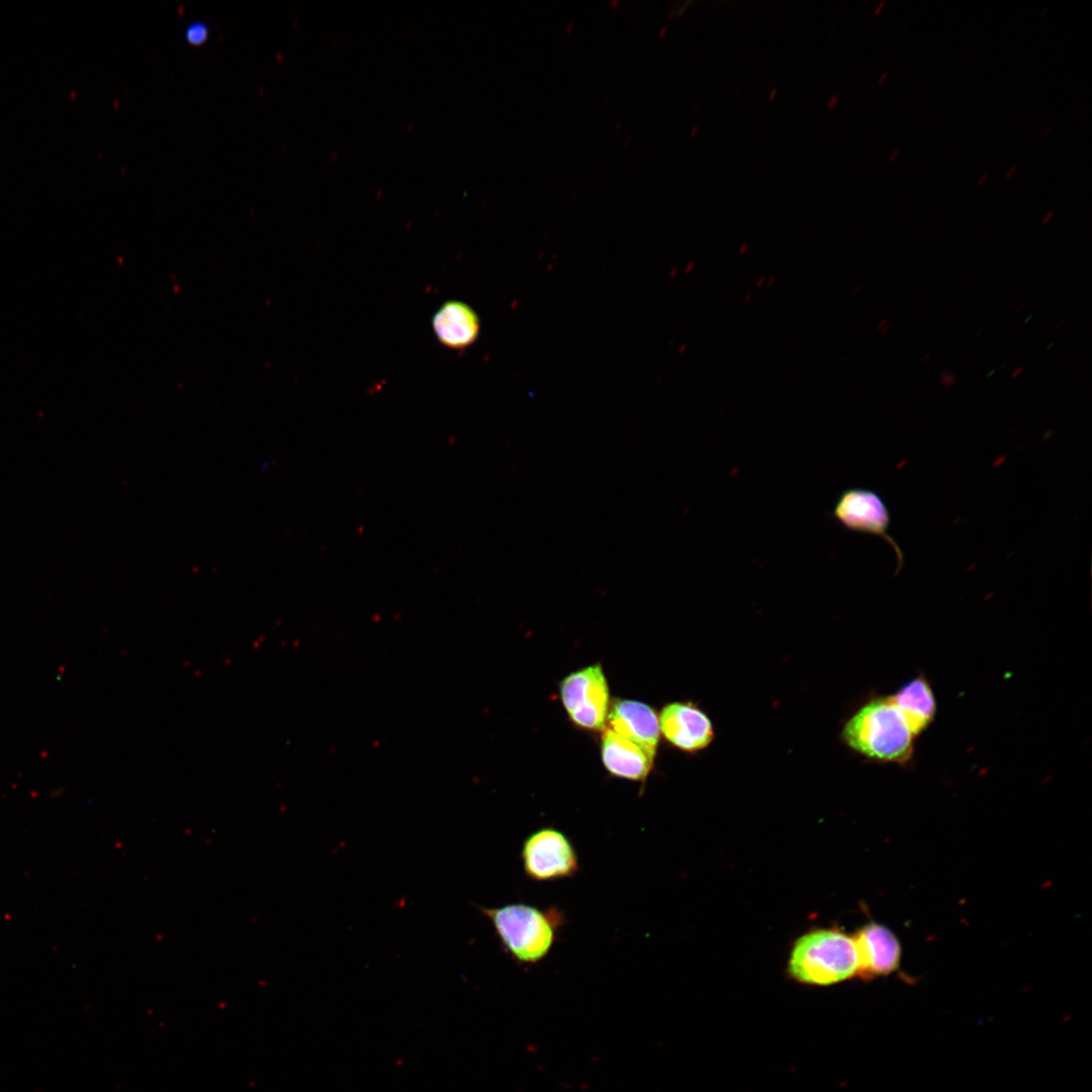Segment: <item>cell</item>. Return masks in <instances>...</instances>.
Returning <instances> with one entry per match:
<instances>
[{
	"instance_id": "obj_1",
	"label": "cell",
	"mask_w": 1092,
	"mask_h": 1092,
	"mask_svg": "<svg viewBox=\"0 0 1092 1092\" xmlns=\"http://www.w3.org/2000/svg\"><path fill=\"white\" fill-rule=\"evenodd\" d=\"M478 908L490 921L504 950L519 966H533L545 960L566 922L564 912L556 906L542 909L517 902Z\"/></svg>"
},
{
	"instance_id": "obj_2",
	"label": "cell",
	"mask_w": 1092,
	"mask_h": 1092,
	"mask_svg": "<svg viewBox=\"0 0 1092 1092\" xmlns=\"http://www.w3.org/2000/svg\"><path fill=\"white\" fill-rule=\"evenodd\" d=\"M842 735L852 749L875 760L905 763L914 751V735L888 697L860 708L848 720Z\"/></svg>"
},
{
	"instance_id": "obj_3",
	"label": "cell",
	"mask_w": 1092,
	"mask_h": 1092,
	"mask_svg": "<svg viewBox=\"0 0 1092 1092\" xmlns=\"http://www.w3.org/2000/svg\"><path fill=\"white\" fill-rule=\"evenodd\" d=\"M852 936L837 928H820L800 936L788 963L790 976L803 984L828 986L857 974Z\"/></svg>"
},
{
	"instance_id": "obj_4",
	"label": "cell",
	"mask_w": 1092,
	"mask_h": 1092,
	"mask_svg": "<svg viewBox=\"0 0 1092 1092\" xmlns=\"http://www.w3.org/2000/svg\"><path fill=\"white\" fill-rule=\"evenodd\" d=\"M520 858L525 876L537 883L570 879L580 871L572 840L552 826L528 834L522 842Z\"/></svg>"
},
{
	"instance_id": "obj_5",
	"label": "cell",
	"mask_w": 1092,
	"mask_h": 1092,
	"mask_svg": "<svg viewBox=\"0 0 1092 1092\" xmlns=\"http://www.w3.org/2000/svg\"><path fill=\"white\" fill-rule=\"evenodd\" d=\"M832 517L849 531L883 539L894 551L897 561L895 574H899L904 566V553L890 535L891 514L878 492L864 487L842 490L834 504Z\"/></svg>"
},
{
	"instance_id": "obj_6",
	"label": "cell",
	"mask_w": 1092,
	"mask_h": 1092,
	"mask_svg": "<svg viewBox=\"0 0 1092 1092\" xmlns=\"http://www.w3.org/2000/svg\"><path fill=\"white\" fill-rule=\"evenodd\" d=\"M562 704L577 726L604 730L609 709V688L601 664L571 672L560 682Z\"/></svg>"
},
{
	"instance_id": "obj_7",
	"label": "cell",
	"mask_w": 1092,
	"mask_h": 1092,
	"mask_svg": "<svg viewBox=\"0 0 1092 1092\" xmlns=\"http://www.w3.org/2000/svg\"><path fill=\"white\" fill-rule=\"evenodd\" d=\"M852 937L858 962L856 975L860 978L866 980L886 976L898 969L901 945L889 928L871 922L859 928Z\"/></svg>"
},
{
	"instance_id": "obj_8",
	"label": "cell",
	"mask_w": 1092,
	"mask_h": 1092,
	"mask_svg": "<svg viewBox=\"0 0 1092 1092\" xmlns=\"http://www.w3.org/2000/svg\"><path fill=\"white\" fill-rule=\"evenodd\" d=\"M658 719L664 738L684 751L701 750L713 740L714 731L710 719L694 704H668L662 709Z\"/></svg>"
},
{
	"instance_id": "obj_9",
	"label": "cell",
	"mask_w": 1092,
	"mask_h": 1092,
	"mask_svg": "<svg viewBox=\"0 0 1092 1092\" xmlns=\"http://www.w3.org/2000/svg\"><path fill=\"white\" fill-rule=\"evenodd\" d=\"M655 753L608 727L602 737V759L607 770L622 779L643 782L649 775Z\"/></svg>"
},
{
	"instance_id": "obj_10",
	"label": "cell",
	"mask_w": 1092,
	"mask_h": 1092,
	"mask_svg": "<svg viewBox=\"0 0 1092 1092\" xmlns=\"http://www.w3.org/2000/svg\"><path fill=\"white\" fill-rule=\"evenodd\" d=\"M607 721L613 732L656 753L659 719L648 705L633 700H617L611 707Z\"/></svg>"
},
{
	"instance_id": "obj_11",
	"label": "cell",
	"mask_w": 1092,
	"mask_h": 1092,
	"mask_svg": "<svg viewBox=\"0 0 1092 1092\" xmlns=\"http://www.w3.org/2000/svg\"><path fill=\"white\" fill-rule=\"evenodd\" d=\"M433 329L444 346L462 349L476 340L479 333V320L475 311L466 303L449 300L435 313Z\"/></svg>"
},
{
	"instance_id": "obj_12",
	"label": "cell",
	"mask_w": 1092,
	"mask_h": 1092,
	"mask_svg": "<svg viewBox=\"0 0 1092 1092\" xmlns=\"http://www.w3.org/2000/svg\"><path fill=\"white\" fill-rule=\"evenodd\" d=\"M888 698L904 716L914 736L927 728L934 718L935 698L928 680L923 675L911 679L895 695Z\"/></svg>"
},
{
	"instance_id": "obj_13",
	"label": "cell",
	"mask_w": 1092,
	"mask_h": 1092,
	"mask_svg": "<svg viewBox=\"0 0 1092 1092\" xmlns=\"http://www.w3.org/2000/svg\"><path fill=\"white\" fill-rule=\"evenodd\" d=\"M208 35V28L202 22H194L190 24L185 30V38L193 44H199L203 42Z\"/></svg>"
},
{
	"instance_id": "obj_14",
	"label": "cell",
	"mask_w": 1092,
	"mask_h": 1092,
	"mask_svg": "<svg viewBox=\"0 0 1092 1092\" xmlns=\"http://www.w3.org/2000/svg\"><path fill=\"white\" fill-rule=\"evenodd\" d=\"M957 381V376L948 369H943L939 375V382L944 387L952 386Z\"/></svg>"
},
{
	"instance_id": "obj_15",
	"label": "cell",
	"mask_w": 1092,
	"mask_h": 1092,
	"mask_svg": "<svg viewBox=\"0 0 1092 1092\" xmlns=\"http://www.w3.org/2000/svg\"><path fill=\"white\" fill-rule=\"evenodd\" d=\"M839 101H840L839 94H837V93L831 94L830 97L827 99V102L825 104L826 109L833 110L838 105Z\"/></svg>"
},
{
	"instance_id": "obj_16",
	"label": "cell",
	"mask_w": 1092,
	"mask_h": 1092,
	"mask_svg": "<svg viewBox=\"0 0 1092 1092\" xmlns=\"http://www.w3.org/2000/svg\"><path fill=\"white\" fill-rule=\"evenodd\" d=\"M1052 127H1053V122L1049 123L1045 127H1043L1041 132L1038 135V141L1042 140L1051 131Z\"/></svg>"
},
{
	"instance_id": "obj_17",
	"label": "cell",
	"mask_w": 1092,
	"mask_h": 1092,
	"mask_svg": "<svg viewBox=\"0 0 1092 1092\" xmlns=\"http://www.w3.org/2000/svg\"><path fill=\"white\" fill-rule=\"evenodd\" d=\"M900 152H901L900 148H897V149L893 150L891 152V154L889 155L888 160L890 162H893L899 156Z\"/></svg>"
},
{
	"instance_id": "obj_18",
	"label": "cell",
	"mask_w": 1092,
	"mask_h": 1092,
	"mask_svg": "<svg viewBox=\"0 0 1092 1092\" xmlns=\"http://www.w3.org/2000/svg\"><path fill=\"white\" fill-rule=\"evenodd\" d=\"M885 3H886L885 0H882L876 5V7L874 9V14L875 15L879 14L882 11Z\"/></svg>"
},
{
	"instance_id": "obj_19",
	"label": "cell",
	"mask_w": 1092,
	"mask_h": 1092,
	"mask_svg": "<svg viewBox=\"0 0 1092 1092\" xmlns=\"http://www.w3.org/2000/svg\"><path fill=\"white\" fill-rule=\"evenodd\" d=\"M1017 168H1018V167H1017V165H1016V164H1014L1013 166H1011V167H1010V168H1009V169L1007 170V172L1005 173V177H1006V178H1010V177H1011V176H1012V175H1013V174H1014V173L1016 172Z\"/></svg>"
},
{
	"instance_id": "obj_20",
	"label": "cell",
	"mask_w": 1092,
	"mask_h": 1092,
	"mask_svg": "<svg viewBox=\"0 0 1092 1092\" xmlns=\"http://www.w3.org/2000/svg\"><path fill=\"white\" fill-rule=\"evenodd\" d=\"M887 77H888V72L887 71L883 72L880 75V77L878 78V80H877V85L881 86L884 83V81L886 80Z\"/></svg>"
},
{
	"instance_id": "obj_21",
	"label": "cell",
	"mask_w": 1092,
	"mask_h": 1092,
	"mask_svg": "<svg viewBox=\"0 0 1092 1092\" xmlns=\"http://www.w3.org/2000/svg\"><path fill=\"white\" fill-rule=\"evenodd\" d=\"M1054 213H1055V211H1054L1053 209H1052V210H1050V211H1049V212H1048V213H1046V214H1045V215H1044V216L1042 217V219H1041V223H1042V224H1045V223H1046V222H1048V221H1049V220H1050V219H1051V218L1053 217Z\"/></svg>"
},
{
	"instance_id": "obj_22",
	"label": "cell",
	"mask_w": 1092,
	"mask_h": 1092,
	"mask_svg": "<svg viewBox=\"0 0 1092 1092\" xmlns=\"http://www.w3.org/2000/svg\"><path fill=\"white\" fill-rule=\"evenodd\" d=\"M1023 370H1024V366H1019V367H1017V368H1016V369H1015V370H1014V371H1013V372L1011 373V378H1016L1017 376H1019V375H1020V374H1021V373L1023 372Z\"/></svg>"
},
{
	"instance_id": "obj_23",
	"label": "cell",
	"mask_w": 1092,
	"mask_h": 1092,
	"mask_svg": "<svg viewBox=\"0 0 1092 1092\" xmlns=\"http://www.w3.org/2000/svg\"><path fill=\"white\" fill-rule=\"evenodd\" d=\"M777 94H778V88L771 89V91H770V93L768 94V97H767L768 100L769 101L774 100L777 97Z\"/></svg>"
},
{
	"instance_id": "obj_24",
	"label": "cell",
	"mask_w": 1092,
	"mask_h": 1092,
	"mask_svg": "<svg viewBox=\"0 0 1092 1092\" xmlns=\"http://www.w3.org/2000/svg\"><path fill=\"white\" fill-rule=\"evenodd\" d=\"M988 176H989V173H988V172L984 173V174H983V175H982V176H981V177H980V178H979V179L977 180V185H981V184H982V183H983V182H984V181H985V180H986V179L988 178Z\"/></svg>"
},
{
	"instance_id": "obj_25",
	"label": "cell",
	"mask_w": 1092,
	"mask_h": 1092,
	"mask_svg": "<svg viewBox=\"0 0 1092 1092\" xmlns=\"http://www.w3.org/2000/svg\"><path fill=\"white\" fill-rule=\"evenodd\" d=\"M930 357H931V353H930V352H927V353H926V354H925V355H924V356H923V357L921 358V360H920V363H922V364H923V363H925V362H926V361H927L928 359H930Z\"/></svg>"
},
{
	"instance_id": "obj_26",
	"label": "cell",
	"mask_w": 1092,
	"mask_h": 1092,
	"mask_svg": "<svg viewBox=\"0 0 1092 1092\" xmlns=\"http://www.w3.org/2000/svg\"><path fill=\"white\" fill-rule=\"evenodd\" d=\"M1024 305H1025V301H1021V302H1020V303H1019V304H1018V305H1017V306L1015 307V309H1014V312H1019V311H1020V310L1022 309V307H1023Z\"/></svg>"
},
{
	"instance_id": "obj_27",
	"label": "cell",
	"mask_w": 1092,
	"mask_h": 1092,
	"mask_svg": "<svg viewBox=\"0 0 1092 1092\" xmlns=\"http://www.w3.org/2000/svg\"><path fill=\"white\" fill-rule=\"evenodd\" d=\"M886 324H887V320H886V318H884V320H883V321H882V322H881V323L879 324V326H878V330H880V331H881V330H882V329H883V328H884V327L886 326Z\"/></svg>"
},
{
	"instance_id": "obj_28",
	"label": "cell",
	"mask_w": 1092,
	"mask_h": 1092,
	"mask_svg": "<svg viewBox=\"0 0 1092 1092\" xmlns=\"http://www.w3.org/2000/svg\"><path fill=\"white\" fill-rule=\"evenodd\" d=\"M890 329H891V326H890V325H886L885 329L881 330V331H882V335H886V334H887V333L889 332V330H890Z\"/></svg>"
},
{
	"instance_id": "obj_29",
	"label": "cell",
	"mask_w": 1092,
	"mask_h": 1092,
	"mask_svg": "<svg viewBox=\"0 0 1092 1092\" xmlns=\"http://www.w3.org/2000/svg\"><path fill=\"white\" fill-rule=\"evenodd\" d=\"M1063 324H1064V321H1063V320H1062V321H1060V322H1059V323L1057 324V326H1056V327L1054 328V331H1058V330H1059V329H1060V328H1061V327L1063 326Z\"/></svg>"
},
{
	"instance_id": "obj_30",
	"label": "cell",
	"mask_w": 1092,
	"mask_h": 1092,
	"mask_svg": "<svg viewBox=\"0 0 1092 1092\" xmlns=\"http://www.w3.org/2000/svg\"><path fill=\"white\" fill-rule=\"evenodd\" d=\"M698 129H699V126H698V125L694 126V127H693V130H692V132H691V135H692V136H693V135H695V133H697V132H698Z\"/></svg>"
},
{
	"instance_id": "obj_31",
	"label": "cell",
	"mask_w": 1092,
	"mask_h": 1092,
	"mask_svg": "<svg viewBox=\"0 0 1092 1092\" xmlns=\"http://www.w3.org/2000/svg\"><path fill=\"white\" fill-rule=\"evenodd\" d=\"M1088 110H1089V105H1087V106L1085 107V110H1083V111H1082V113H1081V117H1084V116L1086 115V112H1087Z\"/></svg>"
},
{
	"instance_id": "obj_32",
	"label": "cell",
	"mask_w": 1092,
	"mask_h": 1092,
	"mask_svg": "<svg viewBox=\"0 0 1092 1092\" xmlns=\"http://www.w3.org/2000/svg\"><path fill=\"white\" fill-rule=\"evenodd\" d=\"M1067 287H1068V283H1065V285L1062 287V290L1064 291Z\"/></svg>"
},
{
	"instance_id": "obj_33",
	"label": "cell",
	"mask_w": 1092,
	"mask_h": 1092,
	"mask_svg": "<svg viewBox=\"0 0 1092 1092\" xmlns=\"http://www.w3.org/2000/svg\"><path fill=\"white\" fill-rule=\"evenodd\" d=\"M994 372H995V370H992V371H991V372H990V373H989V374L987 375V377H990V376H991V375H992V374H993Z\"/></svg>"
},
{
	"instance_id": "obj_34",
	"label": "cell",
	"mask_w": 1092,
	"mask_h": 1092,
	"mask_svg": "<svg viewBox=\"0 0 1092 1092\" xmlns=\"http://www.w3.org/2000/svg\"><path fill=\"white\" fill-rule=\"evenodd\" d=\"M1053 346H1054V343L1050 344L1049 347H1048V350H1050L1051 347H1053Z\"/></svg>"
},
{
	"instance_id": "obj_35",
	"label": "cell",
	"mask_w": 1092,
	"mask_h": 1092,
	"mask_svg": "<svg viewBox=\"0 0 1092 1092\" xmlns=\"http://www.w3.org/2000/svg\"><path fill=\"white\" fill-rule=\"evenodd\" d=\"M1030 317H1031V315H1029V316H1028V317H1027V318L1025 320V322H1024V323H1027V322H1028V321L1030 320Z\"/></svg>"
},
{
	"instance_id": "obj_36",
	"label": "cell",
	"mask_w": 1092,
	"mask_h": 1092,
	"mask_svg": "<svg viewBox=\"0 0 1092 1092\" xmlns=\"http://www.w3.org/2000/svg\"><path fill=\"white\" fill-rule=\"evenodd\" d=\"M1013 121H1014V123H1015V124H1017V123H1018V119H1016V118H1015V119H1013Z\"/></svg>"
}]
</instances>
